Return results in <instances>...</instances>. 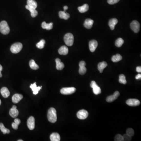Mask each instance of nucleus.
I'll return each mask as SVG.
<instances>
[{
  "label": "nucleus",
  "mask_w": 141,
  "mask_h": 141,
  "mask_svg": "<svg viewBox=\"0 0 141 141\" xmlns=\"http://www.w3.org/2000/svg\"><path fill=\"white\" fill-rule=\"evenodd\" d=\"M1 100H0V105H1Z\"/></svg>",
  "instance_id": "nucleus-47"
},
{
  "label": "nucleus",
  "mask_w": 141,
  "mask_h": 141,
  "mask_svg": "<svg viewBox=\"0 0 141 141\" xmlns=\"http://www.w3.org/2000/svg\"><path fill=\"white\" fill-rule=\"evenodd\" d=\"M98 42L96 40H91L89 42V49L92 52H94L98 46Z\"/></svg>",
  "instance_id": "nucleus-13"
},
{
  "label": "nucleus",
  "mask_w": 141,
  "mask_h": 141,
  "mask_svg": "<svg viewBox=\"0 0 141 141\" xmlns=\"http://www.w3.org/2000/svg\"><path fill=\"white\" fill-rule=\"evenodd\" d=\"M89 113L87 111L82 110L78 111L77 113V116L80 120H84L88 116Z\"/></svg>",
  "instance_id": "nucleus-8"
},
{
  "label": "nucleus",
  "mask_w": 141,
  "mask_h": 141,
  "mask_svg": "<svg viewBox=\"0 0 141 141\" xmlns=\"http://www.w3.org/2000/svg\"><path fill=\"white\" fill-rule=\"evenodd\" d=\"M23 48V45L21 43L17 42L13 44L10 48L11 52L13 53H18L20 52Z\"/></svg>",
  "instance_id": "nucleus-4"
},
{
  "label": "nucleus",
  "mask_w": 141,
  "mask_h": 141,
  "mask_svg": "<svg viewBox=\"0 0 141 141\" xmlns=\"http://www.w3.org/2000/svg\"><path fill=\"white\" fill-rule=\"evenodd\" d=\"M123 138H124V141H131L132 139L131 136L128 135L127 134H124L123 136Z\"/></svg>",
  "instance_id": "nucleus-37"
},
{
  "label": "nucleus",
  "mask_w": 141,
  "mask_h": 141,
  "mask_svg": "<svg viewBox=\"0 0 141 141\" xmlns=\"http://www.w3.org/2000/svg\"><path fill=\"white\" fill-rule=\"evenodd\" d=\"M48 118L49 122L54 123L57 120V111L54 108L51 107L48 112Z\"/></svg>",
  "instance_id": "nucleus-1"
},
{
  "label": "nucleus",
  "mask_w": 141,
  "mask_h": 141,
  "mask_svg": "<svg viewBox=\"0 0 141 141\" xmlns=\"http://www.w3.org/2000/svg\"><path fill=\"white\" fill-rule=\"evenodd\" d=\"M120 96V93L118 91H116L114 92L113 95L109 96L106 99V101L108 102H111L118 98Z\"/></svg>",
  "instance_id": "nucleus-14"
},
{
  "label": "nucleus",
  "mask_w": 141,
  "mask_h": 141,
  "mask_svg": "<svg viewBox=\"0 0 141 141\" xmlns=\"http://www.w3.org/2000/svg\"><path fill=\"white\" fill-rule=\"evenodd\" d=\"M0 130L4 134H9L10 133V131L8 129L6 128L3 123H0Z\"/></svg>",
  "instance_id": "nucleus-32"
},
{
  "label": "nucleus",
  "mask_w": 141,
  "mask_h": 141,
  "mask_svg": "<svg viewBox=\"0 0 141 141\" xmlns=\"http://www.w3.org/2000/svg\"><path fill=\"white\" fill-rule=\"evenodd\" d=\"M42 27L43 29L48 30H51L53 28V23L47 24L45 22H43L42 24Z\"/></svg>",
  "instance_id": "nucleus-25"
},
{
  "label": "nucleus",
  "mask_w": 141,
  "mask_h": 141,
  "mask_svg": "<svg viewBox=\"0 0 141 141\" xmlns=\"http://www.w3.org/2000/svg\"><path fill=\"white\" fill-rule=\"evenodd\" d=\"M135 79L137 80H141V74H137L135 77Z\"/></svg>",
  "instance_id": "nucleus-41"
},
{
  "label": "nucleus",
  "mask_w": 141,
  "mask_h": 141,
  "mask_svg": "<svg viewBox=\"0 0 141 141\" xmlns=\"http://www.w3.org/2000/svg\"><path fill=\"white\" fill-rule=\"evenodd\" d=\"M107 66V63L105 62H101L98 64V69L100 73L103 72L104 69Z\"/></svg>",
  "instance_id": "nucleus-23"
},
{
  "label": "nucleus",
  "mask_w": 141,
  "mask_h": 141,
  "mask_svg": "<svg viewBox=\"0 0 141 141\" xmlns=\"http://www.w3.org/2000/svg\"><path fill=\"white\" fill-rule=\"evenodd\" d=\"M68 6H64V7H63V9H64V10L65 12H66V10H67V9H68Z\"/></svg>",
  "instance_id": "nucleus-43"
},
{
  "label": "nucleus",
  "mask_w": 141,
  "mask_h": 141,
  "mask_svg": "<svg viewBox=\"0 0 141 141\" xmlns=\"http://www.w3.org/2000/svg\"><path fill=\"white\" fill-rule=\"evenodd\" d=\"M124 43V40L121 38H119L116 40L115 42V46L118 48H120Z\"/></svg>",
  "instance_id": "nucleus-31"
},
{
  "label": "nucleus",
  "mask_w": 141,
  "mask_h": 141,
  "mask_svg": "<svg viewBox=\"0 0 141 141\" xmlns=\"http://www.w3.org/2000/svg\"><path fill=\"white\" fill-rule=\"evenodd\" d=\"M10 31V28L7 22L3 21L0 23V32L3 35H7Z\"/></svg>",
  "instance_id": "nucleus-2"
},
{
  "label": "nucleus",
  "mask_w": 141,
  "mask_h": 141,
  "mask_svg": "<svg viewBox=\"0 0 141 141\" xmlns=\"http://www.w3.org/2000/svg\"><path fill=\"white\" fill-rule=\"evenodd\" d=\"M90 86L91 87L93 88V92L94 94L96 95H98L101 93V89L97 85L95 81H93L91 82Z\"/></svg>",
  "instance_id": "nucleus-6"
},
{
  "label": "nucleus",
  "mask_w": 141,
  "mask_h": 141,
  "mask_svg": "<svg viewBox=\"0 0 141 141\" xmlns=\"http://www.w3.org/2000/svg\"><path fill=\"white\" fill-rule=\"evenodd\" d=\"M119 82L121 84H125L127 83L126 78L124 74H121L120 75Z\"/></svg>",
  "instance_id": "nucleus-33"
},
{
  "label": "nucleus",
  "mask_w": 141,
  "mask_h": 141,
  "mask_svg": "<svg viewBox=\"0 0 141 141\" xmlns=\"http://www.w3.org/2000/svg\"><path fill=\"white\" fill-rule=\"evenodd\" d=\"M50 139L51 141H59L60 140V136L58 133H53L50 135Z\"/></svg>",
  "instance_id": "nucleus-22"
},
{
  "label": "nucleus",
  "mask_w": 141,
  "mask_h": 141,
  "mask_svg": "<svg viewBox=\"0 0 141 141\" xmlns=\"http://www.w3.org/2000/svg\"><path fill=\"white\" fill-rule=\"evenodd\" d=\"M14 122L16 123V124H17L18 125H19L20 123V120H19V119L16 118L15 119Z\"/></svg>",
  "instance_id": "nucleus-40"
},
{
  "label": "nucleus",
  "mask_w": 141,
  "mask_h": 141,
  "mask_svg": "<svg viewBox=\"0 0 141 141\" xmlns=\"http://www.w3.org/2000/svg\"><path fill=\"white\" fill-rule=\"evenodd\" d=\"M122 56L119 54H117L115 55H114L111 58L112 61L114 62H117L122 60Z\"/></svg>",
  "instance_id": "nucleus-29"
},
{
  "label": "nucleus",
  "mask_w": 141,
  "mask_h": 141,
  "mask_svg": "<svg viewBox=\"0 0 141 141\" xmlns=\"http://www.w3.org/2000/svg\"><path fill=\"white\" fill-rule=\"evenodd\" d=\"M2 70H3V67L0 64V72H1Z\"/></svg>",
  "instance_id": "nucleus-44"
},
{
  "label": "nucleus",
  "mask_w": 141,
  "mask_h": 141,
  "mask_svg": "<svg viewBox=\"0 0 141 141\" xmlns=\"http://www.w3.org/2000/svg\"><path fill=\"white\" fill-rule=\"evenodd\" d=\"M126 104L130 106H136L139 105L140 102L136 99H129L126 101Z\"/></svg>",
  "instance_id": "nucleus-10"
},
{
  "label": "nucleus",
  "mask_w": 141,
  "mask_h": 141,
  "mask_svg": "<svg viewBox=\"0 0 141 141\" xmlns=\"http://www.w3.org/2000/svg\"><path fill=\"white\" fill-rule=\"evenodd\" d=\"M76 89L73 87L63 88L60 90L61 94L64 95L72 94L76 91Z\"/></svg>",
  "instance_id": "nucleus-5"
},
{
  "label": "nucleus",
  "mask_w": 141,
  "mask_h": 141,
  "mask_svg": "<svg viewBox=\"0 0 141 141\" xmlns=\"http://www.w3.org/2000/svg\"><path fill=\"white\" fill-rule=\"evenodd\" d=\"M68 48L65 46H62L59 49V53L60 55H67L68 53Z\"/></svg>",
  "instance_id": "nucleus-18"
},
{
  "label": "nucleus",
  "mask_w": 141,
  "mask_h": 141,
  "mask_svg": "<svg viewBox=\"0 0 141 141\" xmlns=\"http://www.w3.org/2000/svg\"><path fill=\"white\" fill-rule=\"evenodd\" d=\"M56 63V68L58 70H62L64 68V65L63 63L61 62L60 59H56L55 60Z\"/></svg>",
  "instance_id": "nucleus-19"
},
{
  "label": "nucleus",
  "mask_w": 141,
  "mask_h": 141,
  "mask_svg": "<svg viewBox=\"0 0 141 141\" xmlns=\"http://www.w3.org/2000/svg\"><path fill=\"white\" fill-rule=\"evenodd\" d=\"M30 87L31 89L33 91V93L35 95L38 93L39 91L40 90V89L42 88V86L37 87L36 82H35L33 84H31L30 85Z\"/></svg>",
  "instance_id": "nucleus-17"
},
{
  "label": "nucleus",
  "mask_w": 141,
  "mask_h": 141,
  "mask_svg": "<svg viewBox=\"0 0 141 141\" xmlns=\"http://www.w3.org/2000/svg\"><path fill=\"white\" fill-rule=\"evenodd\" d=\"M26 8L28 10H29L31 12V15L32 17H35L38 15V12L35 9L29 7L28 5L26 6Z\"/></svg>",
  "instance_id": "nucleus-26"
},
{
  "label": "nucleus",
  "mask_w": 141,
  "mask_h": 141,
  "mask_svg": "<svg viewBox=\"0 0 141 141\" xmlns=\"http://www.w3.org/2000/svg\"><path fill=\"white\" fill-rule=\"evenodd\" d=\"M120 1V0H107V3L109 4L113 5L117 3Z\"/></svg>",
  "instance_id": "nucleus-38"
},
{
  "label": "nucleus",
  "mask_w": 141,
  "mask_h": 141,
  "mask_svg": "<svg viewBox=\"0 0 141 141\" xmlns=\"http://www.w3.org/2000/svg\"><path fill=\"white\" fill-rule=\"evenodd\" d=\"M27 5L30 8L35 9L37 7V3L34 0H28Z\"/></svg>",
  "instance_id": "nucleus-27"
},
{
  "label": "nucleus",
  "mask_w": 141,
  "mask_h": 141,
  "mask_svg": "<svg viewBox=\"0 0 141 141\" xmlns=\"http://www.w3.org/2000/svg\"><path fill=\"white\" fill-rule=\"evenodd\" d=\"M18 125L17 124H16L15 122L12 124V127L15 130L17 129L18 128Z\"/></svg>",
  "instance_id": "nucleus-39"
},
{
  "label": "nucleus",
  "mask_w": 141,
  "mask_h": 141,
  "mask_svg": "<svg viewBox=\"0 0 141 141\" xmlns=\"http://www.w3.org/2000/svg\"><path fill=\"white\" fill-rule=\"evenodd\" d=\"M134 132L132 128H129L126 131V134L130 136H133L134 135Z\"/></svg>",
  "instance_id": "nucleus-35"
},
{
  "label": "nucleus",
  "mask_w": 141,
  "mask_h": 141,
  "mask_svg": "<svg viewBox=\"0 0 141 141\" xmlns=\"http://www.w3.org/2000/svg\"><path fill=\"white\" fill-rule=\"evenodd\" d=\"M59 16L60 18L62 19H64V20H68L70 17V15L67 13L65 11H60L59 12Z\"/></svg>",
  "instance_id": "nucleus-24"
},
{
  "label": "nucleus",
  "mask_w": 141,
  "mask_h": 141,
  "mask_svg": "<svg viewBox=\"0 0 141 141\" xmlns=\"http://www.w3.org/2000/svg\"><path fill=\"white\" fill-rule=\"evenodd\" d=\"M74 37L72 34L68 33L64 37V41L68 46H71L74 43Z\"/></svg>",
  "instance_id": "nucleus-3"
},
{
  "label": "nucleus",
  "mask_w": 141,
  "mask_h": 141,
  "mask_svg": "<svg viewBox=\"0 0 141 141\" xmlns=\"http://www.w3.org/2000/svg\"><path fill=\"white\" fill-rule=\"evenodd\" d=\"M94 21L92 19L88 18L85 20L84 23V26L86 28L90 29L91 28L93 24Z\"/></svg>",
  "instance_id": "nucleus-16"
},
{
  "label": "nucleus",
  "mask_w": 141,
  "mask_h": 141,
  "mask_svg": "<svg viewBox=\"0 0 141 141\" xmlns=\"http://www.w3.org/2000/svg\"><path fill=\"white\" fill-rule=\"evenodd\" d=\"M89 8V6L88 5L85 4L83 5L82 6L79 7L78 8V10L81 13H84L88 11Z\"/></svg>",
  "instance_id": "nucleus-28"
},
{
  "label": "nucleus",
  "mask_w": 141,
  "mask_h": 141,
  "mask_svg": "<svg viewBox=\"0 0 141 141\" xmlns=\"http://www.w3.org/2000/svg\"><path fill=\"white\" fill-rule=\"evenodd\" d=\"M29 66L31 69L34 70H37L39 69V66L35 63V61L34 60H30L29 63Z\"/></svg>",
  "instance_id": "nucleus-30"
},
{
  "label": "nucleus",
  "mask_w": 141,
  "mask_h": 141,
  "mask_svg": "<svg viewBox=\"0 0 141 141\" xmlns=\"http://www.w3.org/2000/svg\"><path fill=\"white\" fill-rule=\"evenodd\" d=\"M1 93L4 98H7L10 95V92L8 89L6 87H3L1 90Z\"/></svg>",
  "instance_id": "nucleus-20"
},
{
  "label": "nucleus",
  "mask_w": 141,
  "mask_h": 141,
  "mask_svg": "<svg viewBox=\"0 0 141 141\" xmlns=\"http://www.w3.org/2000/svg\"><path fill=\"white\" fill-rule=\"evenodd\" d=\"M114 141H124L123 136L120 134H117L115 136L114 138Z\"/></svg>",
  "instance_id": "nucleus-36"
},
{
  "label": "nucleus",
  "mask_w": 141,
  "mask_h": 141,
  "mask_svg": "<svg viewBox=\"0 0 141 141\" xmlns=\"http://www.w3.org/2000/svg\"><path fill=\"white\" fill-rule=\"evenodd\" d=\"M18 111L17 109V106L13 105L12 107L10 109L9 111V115L12 118H16L18 116Z\"/></svg>",
  "instance_id": "nucleus-12"
},
{
  "label": "nucleus",
  "mask_w": 141,
  "mask_h": 141,
  "mask_svg": "<svg viewBox=\"0 0 141 141\" xmlns=\"http://www.w3.org/2000/svg\"><path fill=\"white\" fill-rule=\"evenodd\" d=\"M27 125L30 130L34 129L35 126V119L33 116H30L27 120Z\"/></svg>",
  "instance_id": "nucleus-9"
},
{
  "label": "nucleus",
  "mask_w": 141,
  "mask_h": 141,
  "mask_svg": "<svg viewBox=\"0 0 141 141\" xmlns=\"http://www.w3.org/2000/svg\"><path fill=\"white\" fill-rule=\"evenodd\" d=\"M2 77V74L1 73V72H0V78H1Z\"/></svg>",
  "instance_id": "nucleus-45"
},
{
  "label": "nucleus",
  "mask_w": 141,
  "mask_h": 141,
  "mask_svg": "<svg viewBox=\"0 0 141 141\" xmlns=\"http://www.w3.org/2000/svg\"><path fill=\"white\" fill-rule=\"evenodd\" d=\"M136 71L138 73H141V67L140 66H138V67H136Z\"/></svg>",
  "instance_id": "nucleus-42"
},
{
  "label": "nucleus",
  "mask_w": 141,
  "mask_h": 141,
  "mask_svg": "<svg viewBox=\"0 0 141 141\" xmlns=\"http://www.w3.org/2000/svg\"><path fill=\"white\" fill-rule=\"evenodd\" d=\"M118 20L116 18H113L110 19L109 22V25L112 30H114L115 26L118 23Z\"/></svg>",
  "instance_id": "nucleus-21"
},
{
  "label": "nucleus",
  "mask_w": 141,
  "mask_h": 141,
  "mask_svg": "<svg viewBox=\"0 0 141 141\" xmlns=\"http://www.w3.org/2000/svg\"><path fill=\"white\" fill-rule=\"evenodd\" d=\"M45 43V40L43 39L41 40L37 44V45H36V46L38 48L42 49H43L44 48Z\"/></svg>",
  "instance_id": "nucleus-34"
},
{
  "label": "nucleus",
  "mask_w": 141,
  "mask_h": 141,
  "mask_svg": "<svg viewBox=\"0 0 141 141\" xmlns=\"http://www.w3.org/2000/svg\"><path fill=\"white\" fill-rule=\"evenodd\" d=\"M131 28L135 33H138L140 29V24L138 21L133 20L130 24Z\"/></svg>",
  "instance_id": "nucleus-7"
},
{
  "label": "nucleus",
  "mask_w": 141,
  "mask_h": 141,
  "mask_svg": "<svg viewBox=\"0 0 141 141\" xmlns=\"http://www.w3.org/2000/svg\"><path fill=\"white\" fill-rule=\"evenodd\" d=\"M23 140H21V139H19V140H18V141H23Z\"/></svg>",
  "instance_id": "nucleus-46"
},
{
  "label": "nucleus",
  "mask_w": 141,
  "mask_h": 141,
  "mask_svg": "<svg viewBox=\"0 0 141 141\" xmlns=\"http://www.w3.org/2000/svg\"><path fill=\"white\" fill-rule=\"evenodd\" d=\"M23 96L22 94H15L14 96H13L12 100L13 103L14 104H17L21 100L23 99Z\"/></svg>",
  "instance_id": "nucleus-15"
},
{
  "label": "nucleus",
  "mask_w": 141,
  "mask_h": 141,
  "mask_svg": "<svg viewBox=\"0 0 141 141\" xmlns=\"http://www.w3.org/2000/svg\"><path fill=\"white\" fill-rule=\"evenodd\" d=\"M79 73L81 75H84L86 73L87 69L85 68L86 63L84 61H82L79 63Z\"/></svg>",
  "instance_id": "nucleus-11"
}]
</instances>
